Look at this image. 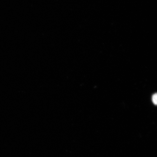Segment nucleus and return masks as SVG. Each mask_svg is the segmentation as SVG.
<instances>
[{"mask_svg": "<svg viewBox=\"0 0 157 157\" xmlns=\"http://www.w3.org/2000/svg\"><path fill=\"white\" fill-rule=\"evenodd\" d=\"M152 101L155 105H157V94H154L152 95Z\"/></svg>", "mask_w": 157, "mask_h": 157, "instance_id": "nucleus-1", "label": "nucleus"}]
</instances>
